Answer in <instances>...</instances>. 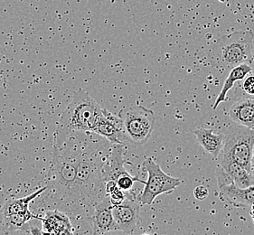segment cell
<instances>
[{"label": "cell", "instance_id": "cell-20", "mask_svg": "<svg viewBox=\"0 0 254 235\" xmlns=\"http://www.w3.org/2000/svg\"><path fill=\"white\" fill-rule=\"evenodd\" d=\"M242 95L254 98V69L245 76L242 83Z\"/></svg>", "mask_w": 254, "mask_h": 235}, {"label": "cell", "instance_id": "cell-4", "mask_svg": "<svg viewBox=\"0 0 254 235\" xmlns=\"http://www.w3.org/2000/svg\"><path fill=\"white\" fill-rule=\"evenodd\" d=\"M127 143L140 147L151 137L156 117L153 111L140 105L124 108L119 113Z\"/></svg>", "mask_w": 254, "mask_h": 235}, {"label": "cell", "instance_id": "cell-16", "mask_svg": "<svg viewBox=\"0 0 254 235\" xmlns=\"http://www.w3.org/2000/svg\"><path fill=\"white\" fill-rule=\"evenodd\" d=\"M252 70L253 67L248 63H244L231 69L228 76L224 82V86L222 88V91L219 93L218 97L216 98V101L213 105V110H216L221 103L227 101V93L234 87L235 82L243 81Z\"/></svg>", "mask_w": 254, "mask_h": 235}, {"label": "cell", "instance_id": "cell-1", "mask_svg": "<svg viewBox=\"0 0 254 235\" xmlns=\"http://www.w3.org/2000/svg\"><path fill=\"white\" fill-rule=\"evenodd\" d=\"M81 131L55 134L51 166L46 178V190L41 194L44 209H58L75 220L90 219L81 206L76 184L77 155ZM91 225V222H90Z\"/></svg>", "mask_w": 254, "mask_h": 235}, {"label": "cell", "instance_id": "cell-11", "mask_svg": "<svg viewBox=\"0 0 254 235\" xmlns=\"http://www.w3.org/2000/svg\"><path fill=\"white\" fill-rule=\"evenodd\" d=\"M43 234L49 235H72L74 233L71 217L58 209L45 210L41 218Z\"/></svg>", "mask_w": 254, "mask_h": 235}, {"label": "cell", "instance_id": "cell-25", "mask_svg": "<svg viewBox=\"0 0 254 235\" xmlns=\"http://www.w3.org/2000/svg\"><path fill=\"white\" fill-rule=\"evenodd\" d=\"M219 2H221V3H225V1L226 0H218Z\"/></svg>", "mask_w": 254, "mask_h": 235}, {"label": "cell", "instance_id": "cell-12", "mask_svg": "<svg viewBox=\"0 0 254 235\" xmlns=\"http://www.w3.org/2000/svg\"><path fill=\"white\" fill-rule=\"evenodd\" d=\"M125 151L124 144L112 143L110 153L102 170V177L104 183L110 180L116 182L122 175L127 173V169L124 167Z\"/></svg>", "mask_w": 254, "mask_h": 235}, {"label": "cell", "instance_id": "cell-21", "mask_svg": "<svg viewBox=\"0 0 254 235\" xmlns=\"http://www.w3.org/2000/svg\"><path fill=\"white\" fill-rule=\"evenodd\" d=\"M110 200H111V203L113 206H116V205H122V203L125 201L126 197H127V194L126 192L122 191L119 186L117 188L112 191V193L108 194Z\"/></svg>", "mask_w": 254, "mask_h": 235}, {"label": "cell", "instance_id": "cell-14", "mask_svg": "<svg viewBox=\"0 0 254 235\" xmlns=\"http://www.w3.org/2000/svg\"><path fill=\"white\" fill-rule=\"evenodd\" d=\"M217 159L219 166L225 170L238 187L247 188L254 185V176L248 169L222 154H219Z\"/></svg>", "mask_w": 254, "mask_h": 235}, {"label": "cell", "instance_id": "cell-2", "mask_svg": "<svg viewBox=\"0 0 254 235\" xmlns=\"http://www.w3.org/2000/svg\"><path fill=\"white\" fill-rule=\"evenodd\" d=\"M215 66L233 69L254 61V35L252 31H237L221 37L211 52Z\"/></svg>", "mask_w": 254, "mask_h": 235}, {"label": "cell", "instance_id": "cell-23", "mask_svg": "<svg viewBox=\"0 0 254 235\" xmlns=\"http://www.w3.org/2000/svg\"><path fill=\"white\" fill-rule=\"evenodd\" d=\"M252 173L254 176V147L253 150V158H252Z\"/></svg>", "mask_w": 254, "mask_h": 235}, {"label": "cell", "instance_id": "cell-8", "mask_svg": "<svg viewBox=\"0 0 254 235\" xmlns=\"http://www.w3.org/2000/svg\"><path fill=\"white\" fill-rule=\"evenodd\" d=\"M127 197L122 205L113 206L112 213L119 230L127 235H132L137 229L139 217L140 203L132 191L126 192Z\"/></svg>", "mask_w": 254, "mask_h": 235}, {"label": "cell", "instance_id": "cell-13", "mask_svg": "<svg viewBox=\"0 0 254 235\" xmlns=\"http://www.w3.org/2000/svg\"><path fill=\"white\" fill-rule=\"evenodd\" d=\"M228 116L234 123L254 129V98L241 94L229 109Z\"/></svg>", "mask_w": 254, "mask_h": 235}, {"label": "cell", "instance_id": "cell-18", "mask_svg": "<svg viewBox=\"0 0 254 235\" xmlns=\"http://www.w3.org/2000/svg\"><path fill=\"white\" fill-rule=\"evenodd\" d=\"M36 218H39V217L37 215H34L32 212H30V210L26 212L15 213L12 215L3 216L5 230L10 231V232H18L24 225H26L27 223Z\"/></svg>", "mask_w": 254, "mask_h": 235}, {"label": "cell", "instance_id": "cell-22", "mask_svg": "<svg viewBox=\"0 0 254 235\" xmlns=\"http://www.w3.org/2000/svg\"><path fill=\"white\" fill-rule=\"evenodd\" d=\"M193 195H194L195 199L203 201L208 197V189L204 185H198L195 187V189L193 190Z\"/></svg>", "mask_w": 254, "mask_h": 235}, {"label": "cell", "instance_id": "cell-26", "mask_svg": "<svg viewBox=\"0 0 254 235\" xmlns=\"http://www.w3.org/2000/svg\"><path fill=\"white\" fill-rule=\"evenodd\" d=\"M19 1H21V2H23V1H24V0H19Z\"/></svg>", "mask_w": 254, "mask_h": 235}, {"label": "cell", "instance_id": "cell-7", "mask_svg": "<svg viewBox=\"0 0 254 235\" xmlns=\"http://www.w3.org/2000/svg\"><path fill=\"white\" fill-rule=\"evenodd\" d=\"M219 198L235 207H245L254 205V185L240 188L222 167L216 169Z\"/></svg>", "mask_w": 254, "mask_h": 235}, {"label": "cell", "instance_id": "cell-17", "mask_svg": "<svg viewBox=\"0 0 254 235\" xmlns=\"http://www.w3.org/2000/svg\"><path fill=\"white\" fill-rule=\"evenodd\" d=\"M46 190V185L45 187H42L40 189L36 190L35 193L29 194L22 198H7L5 200V204L1 209V214L3 216L12 215L15 213L26 212L29 210V205L31 202L37 199L41 194H43Z\"/></svg>", "mask_w": 254, "mask_h": 235}, {"label": "cell", "instance_id": "cell-6", "mask_svg": "<svg viewBox=\"0 0 254 235\" xmlns=\"http://www.w3.org/2000/svg\"><path fill=\"white\" fill-rule=\"evenodd\" d=\"M143 167L147 172V181L142 193L137 197L141 206L152 205L158 195L171 194L182 184V180L166 174L160 166L150 158L144 161Z\"/></svg>", "mask_w": 254, "mask_h": 235}, {"label": "cell", "instance_id": "cell-9", "mask_svg": "<svg viewBox=\"0 0 254 235\" xmlns=\"http://www.w3.org/2000/svg\"><path fill=\"white\" fill-rule=\"evenodd\" d=\"M113 205L109 195H105L93 206L91 216V229L93 235H105L119 230L112 213Z\"/></svg>", "mask_w": 254, "mask_h": 235}, {"label": "cell", "instance_id": "cell-3", "mask_svg": "<svg viewBox=\"0 0 254 235\" xmlns=\"http://www.w3.org/2000/svg\"><path fill=\"white\" fill-rule=\"evenodd\" d=\"M102 113L103 109L88 92L79 90L63 113L56 131L93 132Z\"/></svg>", "mask_w": 254, "mask_h": 235}, {"label": "cell", "instance_id": "cell-24", "mask_svg": "<svg viewBox=\"0 0 254 235\" xmlns=\"http://www.w3.org/2000/svg\"><path fill=\"white\" fill-rule=\"evenodd\" d=\"M251 215H252V217H253V219H254V205H252V212H251Z\"/></svg>", "mask_w": 254, "mask_h": 235}, {"label": "cell", "instance_id": "cell-15", "mask_svg": "<svg viewBox=\"0 0 254 235\" xmlns=\"http://www.w3.org/2000/svg\"><path fill=\"white\" fill-rule=\"evenodd\" d=\"M198 143L214 159L218 158L224 146V133H214L211 128H199L193 131Z\"/></svg>", "mask_w": 254, "mask_h": 235}, {"label": "cell", "instance_id": "cell-19", "mask_svg": "<svg viewBox=\"0 0 254 235\" xmlns=\"http://www.w3.org/2000/svg\"><path fill=\"white\" fill-rule=\"evenodd\" d=\"M135 182H139L145 184V181H143L140 178H138L137 176H133L129 174L128 172L125 173V174L122 175L119 178L116 180L118 186L124 192H128L131 191L133 188V185Z\"/></svg>", "mask_w": 254, "mask_h": 235}, {"label": "cell", "instance_id": "cell-5", "mask_svg": "<svg viewBox=\"0 0 254 235\" xmlns=\"http://www.w3.org/2000/svg\"><path fill=\"white\" fill-rule=\"evenodd\" d=\"M224 135V146L220 154L252 172L254 129L234 123L226 128Z\"/></svg>", "mask_w": 254, "mask_h": 235}, {"label": "cell", "instance_id": "cell-10", "mask_svg": "<svg viewBox=\"0 0 254 235\" xmlns=\"http://www.w3.org/2000/svg\"><path fill=\"white\" fill-rule=\"evenodd\" d=\"M93 133L106 138L112 144H125L126 138L123 130V123L120 116H116L103 109L102 117L97 123Z\"/></svg>", "mask_w": 254, "mask_h": 235}]
</instances>
